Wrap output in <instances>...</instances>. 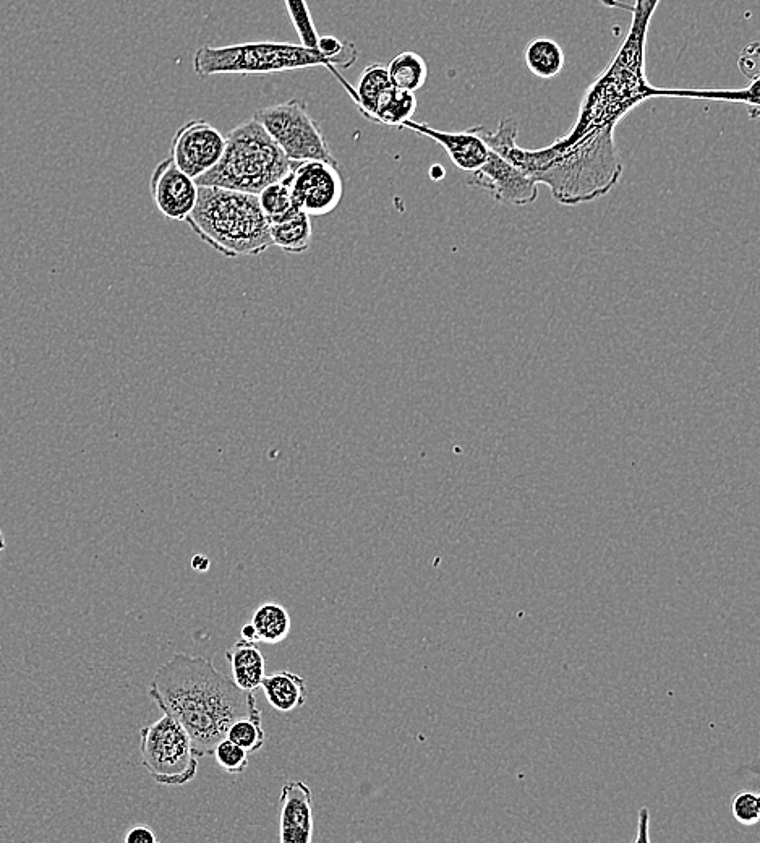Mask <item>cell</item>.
<instances>
[{
	"label": "cell",
	"instance_id": "1",
	"mask_svg": "<svg viewBox=\"0 0 760 843\" xmlns=\"http://www.w3.org/2000/svg\"><path fill=\"white\" fill-rule=\"evenodd\" d=\"M660 0H636L632 7V23L628 36L616 52L607 69L598 75L582 99L576 124L568 135L558 138L561 143H573L579 138L597 133H615L616 125L634 107L650 98L714 99L726 103L759 106V77L741 90H668L650 85L645 77V44L650 20Z\"/></svg>",
	"mask_w": 760,
	"mask_h": 843
},
{
	"label": "cell",
	"instance_id": "2",
	"mask_svg": "<svg viewBox=\"0 0 760 843\" xmlns=\"http://www.w3.org/2000/svg\"><path fill=\"white\" fill-rule=\"evenodd\" d=\"M148 693L187 730L197 758L211 756L235 720L261 715L252 691L240 689L200 655H172L159 667Z\"/></svg>",
	"mask_w": 760,
	"mask_h": 843
},
{
	"label": "cell",
	"instance_id": "3",
	"mask_svg": "<svg viewBox=\"0 0 760 843\" xmlns=\"http://www.w3.org/2000/svg\"><path fill=\"white\" fill-rule=\"evenodd\" d=\"M188 226L223 257H258L273 247L257 195L198 185Z\"/></svg>",
	"mask_w": 760,
	"mask_h": 843
},
{
	"label": "cell",
	"instance_id": "4",
	"mask_svg": "<svg viewBox=\"0 0 760 843\" xmlns=\"http://www.w3.org/2000/svg\"><path fill=\"white\" fill-rule=\"evenodd\" d=\"M294 163L257 120L250 119L227 133L223 158L197 184L258 195L286 177Z\"/></svg>",
	"mask_w": 760,
	"mask_h": 843
},
{
	"label": "cell",
	"instance_id": "5",
	"mask_svg": "<svg viewBox=\"0 0 760 843\" xmlns=\"http://www.w3.org/2000/svg\"><path fill=\"white\" fill-rule=\"evenodd\" d=\"M328 67L333 70L331 60L320 52L291 43H244L213 48L203 46L193 57V70L200 78L216 75H268V73L291 72V70Z\"/></svg>",
	"mask_w": 760,
	"mask_h": 843
},
{
	"label": "cell",
	"instance_id": "6",
	"mask_svg": "<svg viewBox=\"0 0 760 843\" xmlns=\"http://www.w3.org/2000/svg\"><path fill=\"white\" fill-rule=\"evenodd\" d=\"M141 762L159 785L180 787L195 779L198 758L182 725L164 714L140 730Z\"/></svg>",
	"mask_w": 760,
	"mask_h": 843
},
{
	"label": "cell",
	"instance_id": "7",
	"mask_svg": "<svg viewBox=\"0 0 760 843\" xmlns=\"http://www.w3.org/2000/svg\"><path fill=\"white\" fill-rule=\"evenodd\" d=\"M253 119L268 132L282 153L297 163L328 161L338 163L329 150L320 125L308 114L307 104L300 99L274 104L255 112Z\"/></svg>",
	"mask_w": 760,
	"mask_h": 843
},
{
	"label": "cell",
	"instance_id": "8",
	"mask_svg": "<svg viewBox=\"0 0 760 843\" xmlns=\"http://www.w3.org/2000/svg\"><path fill=\"white\" fill-rule=\"evenodd\" d=\"M289 193L295 210L310 218L326 216L338 208L344 197V182L338 163L295 161L289 171Z\"/></svg>",
	"mask_w": 760,
	"mask_h": 843
},
{
	"label": "cell",
	"instance_id": "9",
	"mask_svg": "<svg viewBox=\"0 0 760 843\" xmlns=\"http://www.w3.org/2000/svg\"><path fill=\"white\" fill-rule=\"evenodd\" d=\"M226 137L206 120H190L172 140V163L193 180L205 176L223 158Z\"/></svg>",
	"mask_w": 760,
	"mask_h": 843
},
{
	"label": "cell",
	"instance_id": "10",
	"mask_svg": "<svg viewBox=\"0 0 760 843\" xmlns=\"http://www.w3.org/2000/svg\"><path fill=\"white\" fill-rule=\"evenodd\" d=\"M470 185L487 190L496 202L516 208L532 205L538 197L537 182L492 150L487 163L472 172Z\"/></svg>",
	"mask_w": 760,
	"mask_h": 843
},
{
	"label": "cell",
	"instance_id": "11",
	"mask_svg": "<svg viewBox=\"0 0 760 843\" xmlns=\"http://www.w3.org/2000/svg\"><path fill=\"white\" fill-rule=\"evenodd\" d=\"M150 190L154 205L169 221H187L197 205V180L180 171L171 158L164 159L154 169Z\"/></svg>",
	"mask_w": 760,
	"mask_h": 843
},
{
	"label": "cell",
	"instance_id": "12",
	"mask_svg": "<svg viewBox=\"0 0 760 843\" xmlns=\"http://www.w3.org/2000/svg\"><path fill=\"white\" fill-rule=\"evenodd\" d=\"M402 129L414 130L415 133H419L423 137L435 140L438 145L445 148L449 159L461 171H477L483 164L487 163L488 156H490V148H488L485 140L480 137L477 127L464 130V132L453 133L433 129L423 122L407 120L406 124L402 125Z\"/></svg>",
	"mask_w": 760,
	"mask_h": 843
},
{
	"label": "cell",
	"instance_id": "13",
	"mask_svg": "<svg viewBox=\"0 0 760 843\" xmlns=\"http://www.w3.org/2000/svg\"><path fill=\"white\" fill-rule=\"evenodd\" d=\"M281 835L282 843H310L313 840V795L312 788L302 780H291L281 790Z\"/></svg>",
	"mask_w": 760,
	"mask_h": 843
},
{
	"label": "cell",
	"instance_id": "14",
	"mask_svg": "<svg viewBox=\"0 0 760 843\" xmlns=\"http://www.w3.org/2000/svg\"><path fill=\"white\" fill-rule=\"evenodd\" d=\"M224 655L231 665L235 685L252 693L260 689L261 681L266 677V664L265 655L258 649L257 642L240 639Z\"/></svg>",
	"mask_w": 760,
	"mask_h": 843
},
{
	"label": "cell",
	"instance_id": "15",
	"mask_svg": "<svg viewBox=\"0 0 760 843\" xmlns=\"http://www.w3.org/2000/svg\"><path fill=\"white\" fill-rule=\"evenodd\" d=\"M260 688L263 689L269 706L282 714L297 711L304 707L307 701V681L297 673L287 670L266 675Z\"/></svg>",
	"mask_w": 760,
	"mask_h": 843
},
{
	"label": "cell",
	"instance_id": "16",
	"mask_svg": "<svg viewBox=\"0 0 760 843\" xmlns=\"http://www.w3.org/2000/svg\"><path fill=\"white\" fill-rule=\"evenodd\" d=\"M271 244L287 253H304L312 244V218L302 211H292L286 218L268 224Z\"/></svg>",
	"mask_w": 760,
	"mask_h": 843
},
{
	"label": "cell",
	"instance_id": "17",
	"mask_svg": "<svg viewBox=\"0 0 760 843\" xmlns=\"http://www.w3.org/2000/svg\"><path fill=\"white\" fill-rule=\"evenodd\" d=\"M342 83L346 85L347 90L352 91L355 103L359 106L365 119L368 120H372L376 107L380 106L381 101L394 88L393 83L389 80L388 70H386L385 65L381 64H370L363 69L355 91L346 82Z\"/></svg>",
	"mask_w": 760,
	"mask_h": 843
},
{
	"label": "cell",
	"instance_id": "18",
	"mask_svg": "<svg viewBox=\"0 0 760 843\" xmlns=\"http://www.w3.org/2000/svg\"><path fill=\"white\" fill-rule=\"evenodd\" d=\"M524 59L527 69L542 80L558 77L566 62L563 48L551 38L532 39L524 51Z\"/></svg>",
	"mask_w": 760,
	"mask_h": 843
},
{
	"label": "cell",
	"instance_id": "19",
	"mask_svg": "<svg viewBox=\"0 0 760 843\" xmlns=\"http://www.w3.org/2000/svg\"><path fill=\"white\" fill-rule=\"evenodd\" d=\"M386 70H388L389 80L398 90L415 93L427 83V62L417 52H401L389 62Z\"/></svg>",
	"mask_w": 760,
	"mask_h": 843
},
{
	"label": "cell",
	"instance_id": "20",
	"mask_svg": "<svg viewBox=\"0 0 760 843\" xmlns=\"http://www.w3.org/2000/svg\"><path fill=\"white\" fill-rule=\"evenodd\" d=\"M252 623L257 628L258 642L265 644H279L291 633V615L286 607L268 602L260 605L253 615Z\"/></svg>",
	"mask_w": 760,
	"mask_h": 843
},
{
	"label": "cell",
	"instance_id": "21",
	"mask_svg": "<svg viewBox=\"0 0 760 843\" xmlns=\"http://www.w3.org/2000/svg\"><path fill=\"white\" fill-rule=\"evenodd\" d=\"M415 111H417V98L414 93L393 88L381 101L372 120L376 124L402 129V125L406 124L407 120H412Z\"/></svg>",
	"mask_w": 760,
	"mask_h": 843
},
{
	"label": "cell",
	"instance_id": "22",
	"mask_svg": "<svg viewBox=\"0 0 760 843\" xmlns=\"http://www.w3.org/2000/svg\"><path fill=\"white\" fill-rule=\"evenodd\" d=\"M260 203L261 213L265 216L268 224L276 223L279 219L286 218L292 211L291 193H289V174L282 177L278 182L268 185L257 195Z\"/></svg>",
	"mask_w": 760,
	"mask_h": 843
},
{
	"label": "cell",
	"instance_id": "23",
	"mask_svg": "<svg viewBox=\"0 0 760 843\" xmlns=\"http://www.w3.org/2000/svg\"><path fill=\"white\" fill-rule=\"evenodd\" d=\"M226 738L244 748L248 754L257 753L258 749L265 746L266 741L261 715L235 720L234 724L227 728Z\"/></svg>",
	"mask_w": 760,
	"mask_h": 843
},
{
	"label": "cell",
	"instance_id": "24",
	"mask_svg": "<svg viewBox=\"0 0 760 843\" xmlns=\"http://www.w3.org/2000/svg\"><path fill=\"white\" fill-rule=\"evenodd\" d=\"M284 4H286L287 13L294 23L295 31L299 35L300 44L305 48L318 51L320 35L313 25L312 13L308 9L307 2L305 0H284Z\"/></svg>",
	"mask_w": 760,
	"mask_h": 843
},
{
	"label": "cell",
	"instance_id": "25",
	"mask_svg": "<svg viewBox=\"0 0 760 843\" xmlns=\"http://www.w3.org/2000/svg\"><path fill=\"white\" fill-rule=\"evenodd\" d=\"M213 756L218 761L219 766L227 774L239 775L244 774L248 767V753L244 748L235 745L231 740L223 738L218 745L214 746Z\"/></svg>",
	"mask_w": 760,
	"mask_h": 843
},
{
	"label": "cell",
	"instance_id": "26",
	"mask_svg": "<svg viewBox=\"0 0 760 843\" xmlns=\"http://www.w3.org/2000/svg\"><path fill=\"white\" fill-rule=\"evenodd\" d=\"M731 814L741 826H756L760 821V798L757 793L743 790L731 800Z\"/></svg>",
	"mask_w": 760,
	"mask_h": 843
},
{
	"label": "cell",
	"instance_id": "27",
	"mask_svg": "<svg viewBox=\"0 0 760 843\" xmlns=\"http://www.w3.org/2000/svg\"><path fill=\"white\" fill-rule=\"evenodd\" d=\"M127 843H158V837L150 826H135L125 835Z\"/></svg>",
	"mask_w": 760,
	"mask_h": 843
},
{
	"label": "cell",
	"instance_id": "28",
	"mask_svg": "<svg viewBox=\"0 0 760 843\" xmlns=\"http://www.w3.org/2000/svg\"><path fill=\"white\" fill-rule=\"evenodd\" d=\"M210 566V558L205 557V555H195L192 558V568L198 571V573H206V571L210 570Z\"/></svg>",
	"mask_w": 760,
	"mask_h": 843
},
{
	"label": "cell",
	"instance_id": "29",
	"mask_svg": "<svg viewBox=\"0 0 760 843\" xmlns=\"http://www.w3.org/2000/svg\"><path fill=\"white\" fill-rule=\"evenodd\" d=\"M240 634H242V639H245V641L258 642L257 628L253 626L252 621L240 630Z\"/></svg>",
	"mask_w": 760,
	"mask_h": 843
},
{
	"label": "cell",
	"instance_id": "30",
	"mask_svg": "<svg viewBox=\"0 0 760 843\" xmlns=\"http://www.w3.org/2000/svg\"><path fill=\"white\" fill-rule=\"evenodd\" d=\"M5 547H7V544H5V537L4 534H2V531H0V553L4 552Z\"/></svg>",
	"mask_w": 760,
	"mask_h": 843
}]
</instances>
